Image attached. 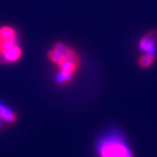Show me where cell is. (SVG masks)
<instances>
[{
  "instance_id": "cell-1",
  "label": "cell",
  "mask_w": 157,
  "mask_h": 157,
  "mask_svg": "<svg viewBox=\"0 0 157 157\" xmlns=\"http://www.w3.org/2000/svg\"><path fill=\"white\" fill-rule=\"evenodd\" d=\"M48 58L58 68L56 80L59 83L65 84L73 80L80 66V57L72 48L56 43L48 51Z\"/></svg>"
},
{
  "instance_id": "cell-2",
  "label": "cell",
  "mask_w": 157,
  "mask_h": 157,
  "mask_svg": "<svg viewBox=\"0 0 157 157\" xmlns=\"http://www.w3.org/2000/svg\"><path fill=\"white\" fill-rule=\"evenodd\" d=\"M99 157H132L127 144L118 136H109L98 146Z\"/></svg>"
},
{
  "instance_id": "cell-3",
  "label": "cell",
  "mask_w": 157,
  "mask_h": 157,
  "mask_svg": "<svg viewBox=\"0 0 157 157\" xmlns=\"http://www.w3.org/2000/svg\"><path fill=\"white\" fill-rule=\"evenodd\" d=\"M157 42V30H151L139 41V48L145 53L155 54V44Z\"/></svg>"
},
{
  "instance_id": "cell-4",
  "label": "cell",
  "mask_w": 157,
  "mask_h": 157,
  "mask_svg": "<svg viewBox=\"0 0 157 157\" xmlns=\"http://www.w3.org/2000/svg\"><path fill=\"white\" fill-rule=\"evenodd\" d=\"M0 120L8 123V124H13L17 120V116L14 112L1 102H0Z\"/></svg>"
},
{
  "instance_id": "cell-5",
  "label": "cell",
  "mask_w": 157,
  "mask_h": 157,
  "mask_svg": "<svg viewBox=\"0 0 157 157\" xmlns=\"http://www.w3.org/2000/svg\"><path fill=\"white\" fill-rule=\"evenodd\" d=\"M17 39V34L14 29L9 26H4L0 28V40H15Z\"/></svg>"
},
{
  "instance_id": "cell-6",
  "label": "cell",
  "mask_w": 157,
  "mask_h": 157,
  "mask_svg": "<svg viewBox=\"0 0 157 157\" xmlns=\"http://www.w3.org/2000/svg\"><path fill=\"white\" fill-rule=\"evenodd\" d=\"M155 61V54L144 53L138 60V64L142 68H148Z\"/></svg>"
}]
</instances>
